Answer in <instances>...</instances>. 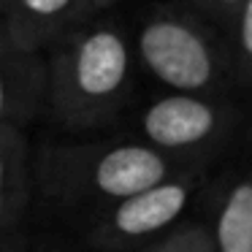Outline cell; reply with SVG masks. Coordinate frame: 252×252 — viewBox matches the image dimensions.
I'll list each match as a JSON object with an SVG mask.
<instances>
[{
    "mask_svg": "<svg viewBox=\"0 0 252 252\" xmlns=\"http://www.w3.org/2000/svg\"><path fill=\"white\" fill-rule=\"evenodd\" d=\"M46 111V55L22 46L0 22V127L25 130Z\"/></svg>",
    "mask_w": 252,
    "mask_h": 252,
    "instance_id": "5",
    "label": "cell"
},
{
    "mask_svg": "<svg viewBox=\"0 0 252 252\" xmlns=\"http://www.w3.org/2000/svg\"><path fill=\"white\" fill-rule=\"evenodd\" d=\"M136 46L147 71L182 95L206 90L217 76L212 44L185 19L152 17L138 30Z\"/></svg>",
    "mask_w": 252,
    "mask_h": 252,
    "instance_id": "3",
    "label": "cell"
},
{
    "mask_svg": "<svg viewBox=\"0 0 252 252\" xmlns=\"http://www.w3.org/2000/svg\"><path fill=\"white\" fill-rule=\"evenodd\" d=\"M214 252H252V179L225 195L214 222Z\"/></svg>",
    "mask_w": 252,
    "mask_h": 252,
    "instance_id": "9",
    "label": "cell"
},
{
    "mask_svg": "<svg viewBox=\"0 0 252 252\" xmlns=\"http://www.w3.org/2000/svg\"><path fill=\"white\" fill-rule=\"evenodd\" d=\"M239 46L247 63H252V0L241 3L239 14Z\"/></svg>",
    "mask_w": 252,
    "mask_h": 252,
    "instance_id": "11",
    "label": "cell"
},
{
    "mask_svg": "<svg viewBox=\"0 0 252 252\" xmlns=\"http://www.w3.org/2000/svg\"><path fill=\"white\" fill-rule=\"evenodd\" d=\"M130 82V44L111 25L82 30L46 52V114L65 127L100 122Z\"/></svg>",
    "mask_w": 252,
    "mask_h": 252,
    "instance_id": "1",
    "label": "cell"
},
{
    "mask_svg": "<svg viewBox=\"0 0 252 252\" xmlns=\"http://www.w3.org/2000/svg\"><path fill=\"white\" fill-rule=\"evenodd\" d=\"M141 127L149 147L160 149H185L206 141L217 127V111L212 103L195 95H168L160 98L144 111Z\"/></svg>",
    "mask_w": 252,
    "mask_h": 252,
    "instance_id": "7",
    "label": "cell"
},
{
    "mask_svg": "<svg viewBox=\"0 0 252 252\" xmlns=\"http://www.w3.org/2000/svg\"><path fill=\"white\" fill-rule=\"evenodd\" d=\"M90 14L84 0H0V22L22 46L49 52Z\"/></svg>",
    "mask_w": 252,
    "mask_h": 252,
    "instance_id": "6",
    "label": "cell"
},
{
    "mask_svg": "<svg viewBox=\"0 0 252 252\" xmlns=\"http://www.w3.org/2000/svg\"><path fill=\"white\" fill-rule=\"evenodd\" d=\"M144 252H214V239L206 228L201 225H190L176 233H171L165 241L149 247Z\"/></svg>",
    "mask_w": 252,
    "mask_h": 252,
    "instance_id": "10",
    "label": "cell"
},
{
    "mask_svg": "<svg viewBox=\"0 0 252 252\" xmlns=\"http://www.w3.org/2000/svg\"><path fill=\"white\" fill-rule=\"evenodd\" d=\"M217 3H220V6H239V3H244V0H217Z\"/></svg>",
    "mask_w": 252,
    "mask_h": 252,
    "instance_id": "13",
    "label": "cell"
},
{
    "mask_svg": "<svg viewBox=\"0 0 252 252\" xmlns=\"http://www.w3.org/2000/svg\"><path fill=\"white\" fill-rule=\"evenodd\" d=\"M33 179L60 206H76L93 195L120 203L171 179V163L147 144L49 147L33 160Z\"/></svg>",
    "mask_w": 252,
    "mask_h": 252,
    "instance_id": "2",
    "label": "cell"
},
{
    "mask_svg": "<svg viewBox=\"0 0 252 252\" xmlns=\"http://www.w3.org/2000/svg\"><path fill=\"white\" fill-rule=\"evenodd\" d=\"M84 3H87V8H90V11H95V8L109 6V3H114V0H84Z\"/></svg>",
    "mask_w": 252,
    "mask_h": 252,
    "instance_id": "12",
    "label": "cell"
},
{
    "mask_svg": "<svg viewBox=\"0 0 252 252\" xmlns=\"http://www.w3.org/2000/svg\"><path fill=\"white\" fill-rule=\"evenodd\" d=\"M33 158L17 127H0V241L19 239L17 225L33 195Z\"/></svg>",
    "mask_w": 252,
    "mask_h": 252,
    "instance_id": "8",
    "label": "cell"
},
{
    "mask_svg": "<svg viewBox=\"0 0 252 252\" xmlns=\"http://www.w3.org/2000/svg\"><path fill=\"white\" fill-rule=\"evenodd\" d=\"M192 192L190 179H165L133 198L114 203L90 230L95 250H122L165 230L187 209Z\"/></svg>",
    "mask_w": 252,
    "mask_h": 252,
    "instance_id": "4",
    "label": "cell"
}]
</instances>
